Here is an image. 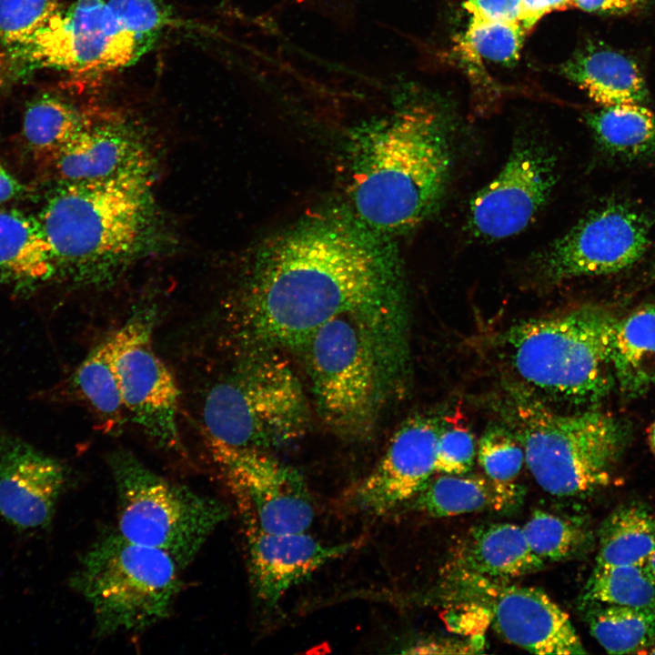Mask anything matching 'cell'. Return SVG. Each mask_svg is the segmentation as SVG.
<instances>
[{"label":"cell","instance_id":"1","mask_svg":"<svg viewBox=\"0 0 655 655\" xmlns=\"http://www.w3.org/2000/svg\"><path fill=\"white\" fill-rule=\"evenodd\" d=\"M400 273L368 237L334 223L298 228L266 250L245 294L242 323L250 342L302 347L341 315L375 328L401 315Z\"/></svg>","mask_w":655,"mask_h":655},{"label":"cell","instance_id":"2","mask_svg":"<svg viewBox=\"0 0 655 655\" xmlns=\"http://www.w3.org/2000/svg\"><path fill=\"white\" fill-rule=\"evenodd\" d=\"M444 124L432 107L415 105L362 137L352 198L366 225L386 233L400 232L437 208L451 166Z\"/></svg>","mask_w":655,"mask_h":655},{"label":"cell","instance_id":"3","mask_svg":"<svg viewBox=\"0 0 655 655\" xmlns=\"http://www.w3.org/2000/svg\"><path fill=\"white\" fill-rule=\"evenodd\" d=\"M149 176L64 182L39 213L55 274L92 281L129 262L154 227Z\"/></svg>","mask_w":655,"mask_h":655},{"label":"cell","instance_id":"4","mask_svg":"<svg viewBox=\"0 0 655 655\" xmlns=\"http://www.w3.org/2000/svg\"><path fill=\"white\" fill-rule=\"evenodd\" d=\"M617 318L604 307L581 306L519 322L502 342L515 372L533 390L573 405L593 404L615 386Z\"/></svg>","mask_w":655,"mask_h":655},{"label":"cell","instance_id":"5","mask_svg":"<svg viewBox=\"0 0 655 655\" xmlns=\"http://www.w3.org/2000/svg\"><path fill=\"white\" fill-rule=\"evenodd\" d=\"M179 569L166 552L116 530L86 550L70 585L89 604L96 635L133 634L170 615L182 586Z\"/></svg>","mask_w":655,"mask_h":655},{"label":"cell","instance_id":"6","mask_svg":"<svg viewBox=\"0 0 655 655\" xmlns=\"http://www.w3.org/2000/svg\"><path fill=\"white\" fill-rule=\"evenodd\" d=\"M511 414L529 470L558 497H582L607 486L630 437L625 422L595 409L561 414L518 398Z\"/></svg>","mask_w":655,"mask_h":655},{"label":"cell","instance_id":"7","mask_svg":"<svg viewBox=\"0 0 655 655\" xmlns=\"http://www.w3.org/2000/svg\"><path fill=\"white\" fill-rule=\"evenodd\" d=\"M107 462L117 499L116 530L166 552L180 569L228 517L224 503L159 475L130 450L112 451Z\"/></svg>","mask_w":655,"mask_h":655},{"label":"cell","instance_id":"8","mask_svg":"<svg viewBox=\"0 0 655 655\" xmlns=\"http://www.w3.org/2000/svg\"><path fill=\"white\" fill-rule=\"evenodd\" d=\"M307 408L294 371L275 353L247 359L214 385L203 408L205 436L237 448L267 450L306 428Z\"/></svg>","mask_w":655,"mask_h":655},{"label":"cell","instance_id":"9","mask_svg":"<svg viewBox=\"0 0 655 655\" xmlns=\"http://www.w3.org/2000/svg\"><path fill=\"white\" fill-rule=\"evenodd\" d=\"M374 330L357 316L341 315L301 347L320 415L342 434L364 432L375 415L379 380Z\"/></svg>","mask_w":655,"mask_h":655},{"label":"cell","instance_id":"10","mask_svg":"<svg viewBox=\"0 0 655 655\" xmlns=\"http://www.w3.org/2000/svg\"><path fill=\"white\" fill-rule=\"evenodd\" d=\"M155 44L127 29L106 0H76L7 51L30 66L91 75L131 66Z\"/></svg>","mask_w":655,"mask_h":655},{"label":"cell","instance_id":"11","mask_svg":"<svg viewBox=\"0 0 655 655\" xmlns=\"http://www.w3.org/2000/svg\"><path fill=\"white\" fill-rule=\"evenodd\" d=\"M156 312L139 307L107 338L127 417L160 448L184 456L177 412L179 389L153 343Z\"/></svg>","mask_w":655,"mask_h":655},{"label":"cell","instance_id":"12","mask_svg":"<svg viewBox=\"0 0 655 655\" xmlns=\"http://www.w3.org/2000/svg\"><path fill=\"white\" fill-rule=\"evenodd\" d=\"M650 228L646 214L624 204H609L539 251L531 260V271L547 285L619 272L644 255Z\"/></svg>","mask_w":655,"mask_h":655},{"label":"cell","instance_id":"13","mask_svg":"<svg viewBox=\"0 0 655 655\" xmlns=\"http://www.w3.org/2000/svg\"><path fill=\"white\" fill-rule=\"evenodd\" d=\"M214 462L237 495L245 514L270 533L305 532L313 501L298 471L267 450L237 448L207 437Z\"/></svg>","mask_w":655,"mask_h":655},{"label":"cell","instance_id":"14","mask_svg":"<svg viewBox=\"0 0 655 655\" xmlns=\"http://www.w3.org/2000/svg\"><path fill=\"white\" fill-rule=\"evenodd\" d=\"M556 181L554 155L535 141L518 143L501 171L471 201L469 229L489 240L520 232L546 203Z\"/></svg>","mask_w":655,"mask_h":655},{"label":"cell","instance_id":"15","mask_svg":"<svg viewBox=\"0 0 655 655\" xmlns=\"http://www.w3.org/2000/svg\"><path fill=\"white\" fill-rule=\"evenodd\" d=\"M462 589L488 607L498 632L531 653L584 654L569 615L544 591L463 571Z\"/></svg>","mask_w":655,"mask_h":655},{"label":"cell","instance_id":"16","mask_svg":"<svg viewBox=\"0 0 655 655\" xmlns=\"http://www.w3.org/2000/svg\"><path fill=\"white\" fill-rule=\"evenodd\" d=\"M443 424L428 416L404 422L378 465L356 488L354 505L365 513L379 516L411 500L436 471Z\"/></svg>","mask_w":655,"mask_h":655},{"label":"cell","instance_id":"17","mask_svg":"<svg viewBox=\"0 0 655 655\" xmlns=\"http://www.w3.org/2000/svg\"><path fill=\"white\" fill-rule=\"evenodd\" d=\"M244 517L250 581L257 598L269 608L277 606L293 586L358 545L357 542L327 545L306 531L266 532L249 516Z\"/></svg>","mask_w":655,"mask_h":655},{"label":"cell","instance_id":"18","mask_svg":"<svg viewBox=\"0 0 655 655\" xmlns=\"http://www.w3.org/2000/svg\"><path fill=\"white\" fill-rule=\"evenodd\" d=\"M66 476L55 458L20 439L0 437V516L19 529L46 528Z\"/></svg>","mask_w":655,"mask_h":655},{"label":"cell","instance_id":"19","mask_svg":"<svg viewBox=\"0 0 655 655\" xmlns=\"http://www.w3.org/2000/svg\"><path fill=\"white\" fill-rule=\"evenodd\" d=\"M51 159L64 182L149 176L148 154L135 131L114 116L95 115Z\"/></svg>","mask_w":655,"mask_h":655},{"label":"cell","instance_id":"20","mask_svg":"<svg viewBox=\"0 0 655 655\" xmlns=\"http://www.w3.org/2000/svg\"><path fill=\"white\" fill-rule=\"evenodd\" d=\"M457 559L462 570L499 581L536 572L545 565L530 549L522 528L512 523L473 528L458 546Z\"/></svg>","mask_w":655,"mask_h":655},{"label":"cell","instance_id":"21","mask_svg":"<svg viewBox=\"0 0 655 655\" xmlns=\"http://www.w3.org/2000/svg\"><path fill=\"white\" fill-rule=\"evenodd\" d=\"M523 487L488 476L444 474L428 482L412 498V508L432 517H450L477 511L516 509Z\"/></svg>","mask_w":655,"mask_h":655},{"label":"cell","instance_id":"22","mask_svg":"<svg viewBox=\"0 0 655 655\" xmlns=\"http://www.w3.org/2000/svg\"><path fill=\"white\" fill-rule=\"evenodd\" d=\"M562 73L603 106L640 104L647 98L638 65L610 48L590 46L577 53L562 66Z\"/></svg>","mask_w":655,"mask_h":655},{"label":"cell","instance_id":"23","mask_svg":"<svg viewBox=\"0 0 655 655\" xmlns=\"http://www.w3.org/2000/svg\"><path fill=\"white\" fill-rule=\"evenodd\" d=\"M611 361L615 385L624 398H640L655 386V304L617 318Z\"/></svg>","mask_w":655,"mask_h":655},{"label":"cell","instance_id":"24","mask_svg":"<svg viewBox=\"0 0 655 655\" xmlns=\"http://www.w3.org/2000/svg\"><path fill=\"white\" fill-rule=\"evenodd\" d=\"M54 275L51 250L38 218L15 208L0 209V277L30 285Z\"/></svg>","mask_w":655,"mask_h":655},{"label":"cell","instance_id":"25","mask_svg":"<svg viewBox=\"0 0 655 655\" xmlns=\"http://www.w3.org/2000/svg\"><path fill=\"white\" fill-rule=\"evenodd\" d=\"M596 566L646 565L655 549V512L640 503L613 510L601 525Z\"/></svg>","mask_w":655,"mask_h":655},{"label":"cell","instance_id":"26","mask_svg":"<svg viewBox=\"0 0 655 655\" xmlns=\"http://www.w3.org/2000/svg\"><path fill=\"white\" fill-rule=\"evenodd\" d=\"M586 607L590 633L608 653L643 654L654 645V610L602 604Z\"/></svg>","mask_w":655,"mask_h":655},{"label":"cell","instance_id":"27","mask_svg":"<svg viewBox=\"0 0 655 655\" xmlns=\"http://www.w3.org/2000/svg\"><path fill=\"white\" fill-rule=\"evenodd\" d=\"M74 385L108 433L120 431L128 417L112 366L107 338L97 344L76 368Z\"/></svg>","mask_w":655,"mask_h":655},{"label":"cell","instance_id":"28","mask_svg":"<svg viewBox=\"0 0 655 655\" xmlns=\"http://www.w3.org/2000/svg\"><path fill=\"white\" fill-rule=\"evenodd\" d=\"M589 125L610 153L640 156L655 151V114L640 104L604 106L590 115Z\"/></svg>","mask_w":655,"mask_h":655},{"label":"cell","instance_id":"29","mask_svg":"<svg viewBox=\"0 0 655 655\" xmlns=\"http://www.w3.org/2000/svg\"><path fill=\"white\" fill-rule=\"evenodd\" d=\"M93 116L58 96L44 95L27 106L23 135L30 148L51 157Z\"/></svg>","mask_w":655,"mask_h":655},{"label":"cell","instance_id":"30","mask_svg":"<svg viewBox=\"0 0 655 655\" xmlns=\"http://www.w3.org/2000/svg\"><path fill=\"white\" fill-rule=\"evenodd\" d=\"M580 600L655 610V578L645 565L595 566Z\"/></svg>","mask_w":655,"mask_h":655},{"label":"cell","instance_id":"31","mask_svg":"<svg viewBox=\"0 0 655 655\" xmlns=\"http://www.w3.org/2000/svg\"><path fill=\"white\" fill-rule=\"evenodd\" d=\"M522 529L530 549L544 562L569 559L589 540L581 524L542 510L534 511Z\"/></svg>","mask_w":655,"mask_h":655},{"label":"cell","instance_id":"32","mask_svg":"<svg viewBox=\"0 0 655 655\" xmlns=\"http://www.w3.org/2000/svg\"><path fill=\"white\" fill-rule=\"evenodd\" d=\"M525 34L519 23L471 18L465 39L480 57L509 64L518 59Z\"/></svg>","mask_w":655,"mask_h":655},{"label":"cell","instance_id":"33","mask_svg":"<svg viewBox=\"0 0 655 655\" xmlns=\"http://www.w3.org/2000/svg\"><path fill=\"white\" fill-rule=\"evenodd\" d=\"M477 457L486 476L501 482H512L525 462L524 450L516 435L500 426L484 432Z\"/></svg>","mask_w":655,"mask_h":655},{"label":"cell","instance_id":"34","mask_svg":"<svg viewBox=\"0 0 655 655\" xmlns=\"http://www.w3.org/2000/svg\"><path fill=\"white\" fill-rule=\"evenodd\" d=\"M58 9V0H0V42L6 47L22 43Z\"/></svg>","mask_w":655,"mask_h":655},{"label":"cell","instance_id":"35","mask_svg":"<svg viewBox=\"0 0 655 655\" xmlns=\"http://www.w3.org/2000/svg\"><path fill=\"white\" fill-rule=\"evenodd\" d=\"M131 32L156 43L172 16L168 0H106Z\"/></svg>","mask_w":655,"mask_h":655},{"label":"cell","instance_id":"36","mask_svg":"<svg viewBox=\"0 0 655 655\" xmlns=\"http://www.w3.org/2000/svg\"><path fill=\"white\" fill-rule=\"evenodd\" d=\"M476 457L477 446L469 429L461 424H443L437 445L436 471L467 474L472 469Z\"/></svg>","mask_w":655,"mask_h":655},{"label":"cell","instance_id":"37","mask_svg":"<svg viewBox=\"0 0 655 655\" xmlns=\"http://www.w3.org/2000/svg\"><path fill=\"white\" fill-rule=\"evenodd\" d=\"M287 2L289 5L309 9L341 26L348 27L355 22L359 0H287Z\"/></svg>","mask_w":655,"mask_h":655},{"label":"cell","instance_id":"38","mask_svg":"<svg viewBox=\"0 0 655 655\" xmlns=\"http://www.w3.org/2000/svg\"><path fill=\"white\" fill-rule=\"evenodd\" d=\"M471 18L519 23L520 0H467Z\"/></svg>","mask_w":655,"mask_h":655},{"label":"cell","instance_id":"39","mask_svg":"<svg viewBox=\"0 0 655 655\" xmlns=\"http://www.w3.org/2000/svg\"><path fill=\"white\" fill-rule=\"evenodd\" d=\"M572 5V0H520L519 23L527 33L545 15Z\"/></svg>","mask_w":655,"mask_h":655},{"label":"cell","instance_id":"40","mask_svg":"<svg viewBox=\"0 0 655 655\" xmlns=\"http://www.w3.org/2000/svg\"><path fill=\"white\" fill-rule=\"evenodd\" d=\"M634 4L633 0H572V5L587 12H625Z\"/></svg>","mask_w":655,"mask_h":655},{"label":"cell","instance_id":"41","mask_svg":"<svg viewBox=\"0 0 655 655\" xmlns=\"http://www.w3.org/2000/svg\"><path fill=\"white\" fill-rule=\"evenodd\" d=\"M22 186L0 162V204L8 202L20 195Z\"/></svg>","mask_w":655,"mask_h":655},{"label":"cell","instance_id":"42","mask_svg":"<svg viewBox=\"0 0 655 655\" xmlns=\"http://www.w3.org/2000/svg\"><path fill=\"white\" fill-rule=\"evenodd\" d=\"M645 566L648 568V569L650 571V573L655 578V549H654L652 554L650 555V557L649 558Z\"/></svg>","mask_w":655,"mask_h":655},{"label":"cell","instance_id":"43","mask_svg":"<svg viewBox=\"0 0 655 655\" xmlns=\"http://www.w3.org/2000/svg\"><path fill=\"white\" fill-rule=\"evenodd\" d=\"M650 443L652 448V450L655 453V422L653 423V425L651 426L650 430Z\"/></svg>","mask_w":655,"mask_h":655},{"label":"cell","instance_id":"44","mask_svg":"<svg viewBox=\"0 0 655 655\" xmlns=\"http://www.w3.org/2000/svg\"><path fill=\"white\" fill-rule=\"evenodd\" d=\"M649 276L655 281V260L652 263Z\"/></svg>","mask_w":655,"mask_h":655},{"label":"cell","instance_id":"45","mask_svg":"<svg viewBox=\"0 0 655 655\" xmlns=\"http://www.w3.org/2000/svg\"><path fill=\"white\" fill-rule=\"evenodd\" d=\"M648 653H650V654H655V643H654V645L650 648V650H649Z\"/></svg>","mask_w":655,"mask_h":655},{"label":"cell","instance_id":"46","mask_svg":"<svg viewBox=\"0 0 655 655\" xmlns=\"http://www.w3.org/2000/svg\"><path fill=\"white\" fill-rule=\"evenodd\" d=\"M633 1H634V2L636 3V2H638V1H641V0H633Z\"/></svg>","mask_w":655,"mask_h":655}]
</instances>
